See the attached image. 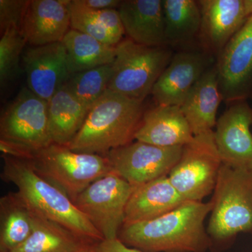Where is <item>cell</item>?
<instances>
[{
  "label": "cell",
  "instance_id": "obj_1",
  "mask_svg": "<svg viewBox=\"0 0 252 252\" xmlns=\"http://www.w3.org/2000/svg\"><path fill=\"white\" fill-rule=\"evenodd\" d=\"M212 203L185 201L158 218L124 223L118 239L142 252H206L212 248L205 220Z\"/></svg>",
  "mask_w": 252,
  "mask_h": 252
},
{
  "label": "cell",
  "instance_id": "obj_2",
  "mask_svg": "<svg viewBox=\"0 0 252 252\" xmlns=\"http://www.w3.org/2000/svg\"><path fill=\"white\" fill-rule=\"evenodd\" d=\"M1 179L16 186L23 201L37 215L59 223L92 245L103 237L72 200L38 175L27 159L1 154Z\"/></svg>",
  "mask_w": 252,
  "mask_h": 252
},
{
  "label": "cell",
  "instance_id": "obj_3",
  "mask_svg": "<svg viewBox=\"0 0 252 252\" xmlns=\"http://www.w3.org/2000/svg\"><path fill=\"white\" fill-rule=\"evenodd\" d=\"M145 111L144 102L108 89L91 107L68 147L81 153L105 156L135 140Z\"/></svg>",
  "mask_w": 252,
  "mask_h": 252
},
{
  "label": "cell",
  "instance_id": "obj_4",
  "mask_svg": "<svg viewBox=\"0 0 252 252\" xmlns=\"http://www.w3.org/2000/svg\"><path fill=\"white\" fill-rule=\"evenodd\" d=\"M212 193L207 228L212 247L252 233V171L222 163Z\"/></svg>",
  "mask_w": 252,
  "mask_h": 252
},
{
  "label": "cell",
  "instance_id": "obj_5",
  "mask_svg": "<svg viewBox=\"0 0 252 252\" xmlns=\"http://www.w3.org/2000/svg\"><path fill=\"white\" fill-rule=\"evenodd\" d=\"M48 122V102L23 88L0 119L1 154L28 159L52 144Z\"/></svg>",
  "mask_w": 252,
  "mask_h": 252
},
{
  "label": "cell",
  "instance_id": "obj_6",
  "mask_svg": "<svg viewBox=\"0 0 252 252\" xmlns=\"http://www.w3.org/2000/svg\"><path fill=\"white\" fill-rule=\"evenodd\" d=\"M38 175L74 200L94 181L112 172L108 159L52 143L27 159Z\"/></svg>",
  "mask_w": 252,
  "mask_h": 252
},
{
  "label": "cell",
  "instance_id": "obj_7",
  "mask_svg": "<svg viewBox=\"0 0 252 252\" xmlns=\"http://www.w3.org/2000/svg\"><path fill=\"white\" fill-rule=\"evenodd\" d=\"M173 55L168 46L150 47L123 39L116 46L109 90L144 102Z\"/></svg>",
  "mask_w": 252,
  "mask_h": 252
},
{
  "label": "cell",
  "instance_id": "obj_8",
  "mask_svg": "<svg viewBox=\"0 0 252 252\" xmlns=\"http://www.w3.org/2000/svg\"><path fill=\"white\" fill-rule=\"evenodd\" d=\"M221 165L212 130L194 136L183 146L168 178L185 201L203 202L213 193Z\"/></svg>",
  "mask_w": 252,
  "mask_h": 252
},
{
  "label": "cell",
  "instance_id": "obj_9",
  "mask_svg": "<svg viewBox=\"0 0 252 252\" xmlns=\"http://www.w3.org/2000/svg\"><path fill=\"white\" fill-rule=\"evenodd\" d=\"M134 187L114 172L94 181L72 200L104 240L118 238Z\"/></svg>",
  "mask_w": 252,
  "mask_h": 252
},
{
  "label": "cell",
  "instance_id": "obj_10",
  "mask_svg": "<svg viewBox=\"0 0 252 252\" xmlns=\"http://www.w3.org/2000/svg\"><path fill=\"white\" fill-rule=\"evenodd\" d=\"M182 148L158 147L136 140L113 149L104 157L112 172L137 187L168 176L180 160Z\"/></svg>",
  "mask_w": 252,
  "mask_h": 252
},
{
  "label": "cell",
  "instance_id": "obj_11",
  "mask_svg": "<svg viewBox=\"0 0 252 252\" xmlns=\"http://www.w3.org/2000/svg\"><path fill=\"white\" fill-rule=\"evenodd\" d=\"M222 98L233 103L252 96V16L215 61Z\"/></svg>",
  "mask_w": 252,
  "mask_h": 252
},
{
  "label": "cell",
  "instance_id": "obj_12",
  "mask_svg": "<svg viewBox=\"0 0 252 252\" xmlns=\"http://www.w3.org/2000/svg\"><path fill=\"white\" fill-rule=\"evenodd\" d=\"M200 50L216 59L252 16V0H200Z\"/></svg>",
  "mask_w": 252,
  "mask_h": 252
},
{
  "label": "cell",
  "instance_id": "obj_13",
  "mask_svg": "<svg viewBox=\"0 0 252 252\" xmlns=\"http://www.w3.org/2000/svg\"><path fill=\"white\" fill-rule=\"evenodd\" d=\"M252 108L247 100L230 103L214 131L222 163L252 171Z\"/></svg>",
  "mask_w": 252,
  "mask_h": 252
},
{
  "label": "cell",
  "instance_id": "obj_14",
  "mask_svg": "<svg viewBox=\"0 0 252 252\" xmlns=\"http://www.w3.org/2000/svg\"><path fill=\"white\" fill-rule=\"evenodd\" d=\"M216 59L200 51L176 53L158 78L152 94L158 105L181 107L195 84Z\"/></svg>",
  "mask_w": 252,
  "mask_h": 252
},
{
  "label": "cell",
  "instance_id": "obj_15",
  "mask_svg": "<svg viewBox=\"0 0 252 252\" xmlns=\"http://www.w3.org/2000/svg\"><path fill=\"white\" fill-rule=\"evenodd\" d=\"M22 59L28 89L47 102L70 77L62 41L31 46Z\"/></svg>",
  "mask_w": 252,
  "mask_h": 252
},
{
  "label": "cell",
  "instance_id": "obj_16",
  "mask_svg": "<svg viewBox=\"0 0 252 252\" xmlns=\"http://www.w3.org/2000/svg\"><path fill=\"white\" fill-rule=\"evenodd\" d=\"M70 0H30L23 34L31 46L61 42L71 29Z\"/></svg>",
  "mask_w": 252,
  "mask_h": 252
},
{
  "label": "cell",
  "instance_id": "obj_17",
  "mask_svg": "<svg viewBox=\"0 0 252 252\" xmlns=\"http://www.w3.org/2000/svg\"><path fill=\"white\" fill-rule=\"evenodd\" d=\"M194 135L179 106L157 105L147 109L135 140L162 147H183Z\"/></svg>",
  "mask_w": 252,
  "mask_h": 252
},
{
  "label": "cell",
  "instance_id": "obj_18",
  "mask_svg": "<svg viewBox=\"0 0 252 252\" xmlns=\"http://www.w3.org/2000/svg\"><path fill=\"white\" fill-rule=\"evenodd\" d=\"M118 11L128 39L150 47L167 46L162 0H124Z\"/></svg>",
  "mask_w": 252,
  "mask_h": 252
},
{
  "label": "cell",
  "instance_id": "obj_19",
  "mask_svg": "<svg viewBox=\"0 0 252 252\" xmlns=\"http://www.w3.org/2000/svg\"><path fill=\"white\" fill-rule=\"evenodd\" d=\"M185 202L168 176L151 181L134 187L126 206L124 223H139L158 218Z\"/></svg>",
  "mask_w": 252,
  "mask_h": 252
},
{
  "label": "cell",
  "instance_id": "obj_20",
  "mask_svg": "<svg viewBox=\"0 0 252 252\" xmlns=\"http://www.w3.org/2000/svg\"><path fill=\"white\" fill-rule=\"evenodd\" d=\"M222 99L215 63L204 73L180 107L194 136L216 127L217 111Z\"/></svg>",
  "mask_w": 252,
  "mask_h": 252
},
{
  "label": "cell",
  "instance_id": "obj_21",
  "mask_svg": "<svg viewBox=\"0 0 252 252\" xmlns=\"http://www.w3.org/2000/svg\"><path fill=\"white\" fill-rule=\"evenodd\" d=\"M89 112L62 86L48 101V122L53 143L68 147L80 130Z\"/></svg>",
  "mask_w": 252,
  "mask_h": 252
},
{
  "label": "cell",
  "instance_id": "obj_22",
  "mask_svg": "<svg viewBox=\"0 0 252 252\" xmlns=\"http://www.w3.org/2000/svg\"><path fill=\"white\" fill-rule=\"evenodd\" d=\"M33 213L31 235L22 245L9 252H78L92 246L59 223Z\"/></svg>",
  "mask_w": 252,
  "mask_h": 252
},
{
  "label": "cell",
  "instance_id": "obj_23",
  "mask_svg": "<svg viewBox=\"0 0 252 252\" xmlns=\"http://www.w3.org/2000/svg\"><path fill=\"white\" fill-rule=\"evenodd\" d=\"M34 213L17 192L0 198V252H9L22 245L33 230Z\"/></svg>",
  "mask_w": 252,
  "mask_h": 252
},
{
  "label": "cell",
  "instance_id": "obj_24",
  "mask_svg": "<svg viewBox=\"0 0 252 252\" xmlns=\"http://www.w3.org/2000/svg\"><path fill=\"white\" fill-rule=\"evenodd\" d=\"M62 42L67 52L70 76L112 64L115 60L116 46L107 45L75 30H69Z\"/></svg>",
  "mask_w": 252,
  "mask_h": 252
},
{
  "label": "cell",
  "instance_id": "obj_25",
  "mask_svg": "<svg viewBox=\"0 0 252 252\" xmlns=\"http://www.w3.org/2000/svg\"><path fill=\"white\" fill-rule=\"evenodd\" d=\"M165 44L168 47L188 44L198 37L201 12L195 0H162Z\"/></svg>",
  "mask_w": 252,
  "mask_h": 252
},
{
  "label": "cell",
  "instance_id": "obj_26",
  "mask_svg": "<svg viewBox=\"0 0 252 252\" xmlns=\"http://www.w3.org/2000/svg\"><path fill=\"white\" fill-rule=\"evenodd\" d=\"M112 74V64L72 74L62 86L90 110L108 90Z\"/></svg>",
  "mask_w": 252,
  "mask_h": 252
},
{
  "label": "cell",
  "instance_id": "obj_27",
  "mask_svg": "<svg viewBox=\"0 0 252 252\" xmlns=\"http://www.w3.org/2000/svg\"><path fill=\"white\" fill-rule=\"evenodd\" d=\"M27 39L23 32L10 28L1 33L0 39V83L3 88L13 80L20 70V59Z\"/></svg>",
  "mask_w": 252,
  "mask_h": 252
},
{
  "label": "cell",
  "instance_id": "obj_28",
  "mask_svg": "<svg viewBox=\"0 0 252 252\" xmlns=\"http://www.w3.org/2000/svg\"><path fill=\"white\" fill-rule=\"evenodd\" d=\"M69 9L71 29L92 36L107 45L116 46L119 44L99 21L94 11L80 6L75 0L69 1Z\"/></svg>",
  "mask_w": 252,
  "mask_h": 252
},
{
  "label": "cell",
  "instance_id": "obj_29",
  "mask_svg": "<svg viewBox=\"0 0 252 252\" xmlns=\"http://www.w3.org/2000/svg\"><path fill=\"white\" fill-rule=\"evenodd\" d=\"M30 0H0L1 33L14 28L23 32V21Z\"/></svg>",
  "mask_w": 252,
  "mask_h": 252
},
{
  "label": "cell",
  "instance_id": "obj_30",
  "mask_svg": "<svg viewBox=\"0 0 252 252\" xmlns=\"http://www.w3.org/2000/svg\"><path fill=\"white\" fill-rule=\"evenodd\" d=\"M92 252H142L126 246L119 239L104 240L91 246Z\"/></svg>",
  "mask_w": 252,
  "mask_h": 252
},
{
  "label": "cell",
  "instance_id": "obj_31",
  "mask_svg": "<svg viewBox=\"0 0 252 252\" xmlns=\"http://www.w3.org/2000/svg\"><path fill=\"white\" fill-rule=\"evenodd\" d=\"M81 6L91 11H98L107 9H118L122 4L120 0H75Z\"/></svg>",
  "mask_w": 252,
  "mask_h": 252
},
{
  "label": "cell",
  "instance_id": "obj_32",
  "mask_svg": "<svg viewBox=\"0 0 252 252\" xmlns=\"http://www.w3.org/2000/svg\"><path fill=\"white\" fill-rule=\"evenodd\" d=\"M91 247L90 248L86 249V250H81V251H79L78 252H91Z\"/></svg>",
  "mask_w": 252,
  "mask_h": 252
}]
</instances>
